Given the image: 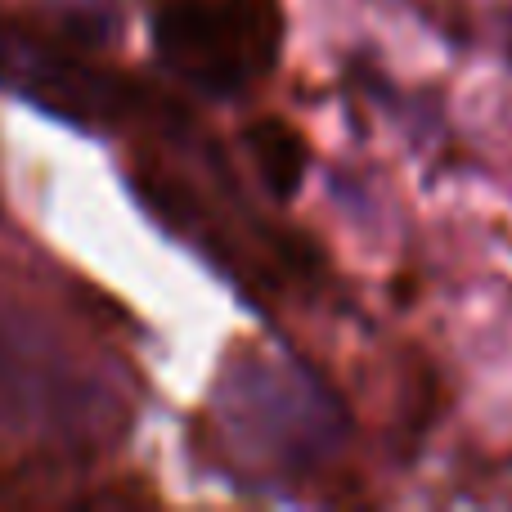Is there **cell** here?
<instances>
[{
  "label": "cell",
  "mask_w": 512,
  "mask_h": 512,
  "mask_svg": "<svg viewBox=\"0 0 512 512\" xmlns=\"http://www.w3.org/2000/svg\"><path fill=\"white\" fill-rule=\"evenodd\" d=\"M248 149L274 198L297 194L301 176H306V144H301L297 126H288L283 117H261L256 126H248Z\"/></svg>",
  "instance_id": "3957f363"
},
{
  "label": "cell",
  "mask_w": 512,
  "mask_h": 512,
  "mask_svg": "<svg viewBox=\"0 0 512 512\" xmlns=\"http://www.w3.org/2000/svg\"><path fill=\"white\" fill-rule=\"evenodd\" d=\"M153 45L194 90L243 95L279 63V0H162L153 14Z\"/></svg>",
  "instance_id": "6da1fadb"
},
{
  "label": "cell",
  "mask_w": 512,
  "mask_h": 512,
  "mask_svg": "<svg viewBox=\"0 0 512 512\" xmlns=\"http://www.w3.org/2000/svg\"><path fill=\"white\" fill-rule=\"evenodd\" d=\"M0 90L68 122H90L113 108V90L99 72L14 23H0Z\"/></svg>",
  "instance_id": "7a4b0ae2"
}]
</instances>
